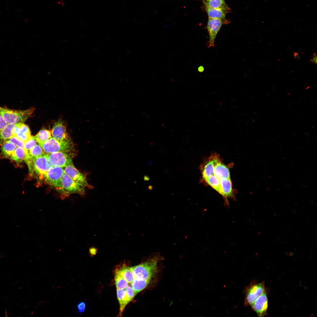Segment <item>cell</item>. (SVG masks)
<instances>
[{"label": "cell", "mask_w": 317, "mask_h": 317, "mask_svg": "<svg viewBox=\"0 0 317 317\" xmlns=\"http://www.w3.org/2000/svg\"><path fill=\"white\" fill-rule=\"evenodd\" d=\"M97 251V249L95 247H92L89 249V253L91 256H93L96 254Z\"/></svg>", "instance_id": "34"}, {"label": "cell", "mask_w": 317, "mask_h": 317, "mask_svg": "<svg viewBox=\"0 0 317 317\" xmlns=\"http://www.w3.org/2000/svg\"><path fill=\"white\" fill-rule=\"evenodd\" d=\"M64 174L63 168L52 166L44 176L47 182L60 192L62 188L61 180Z\"/></svg>", "instance_id": "8"}, {"label": "cell", "mask_w": 317, "mask_h": 317, "mask_svg": "<svg viewBox=\"0 0 317 317\" xmlns=\"http://www.w3.org/2000/svg\"><path fill=\"white\" fill-rule=\"evenodd\" d=\"M216 158L213 157L201 166L203 179L205 181L209 176L213 174L215 163Z\"/></svg>", "instance_id": "16"}, {"label": "cell", "mask_w": 317, "mask_h": 317, "mask_svg": "<svg viewBox=\"0 0 317 317\" xmlns=\"http://www.w3.org/2000/svg\"><path fill=\"white\" fill-rule=\"evenodd\" d=\"M204 70L203 67L202 66H200L198 68V70L200 72H203Z\"/></svg>", "instance_id": "36"}, {"label": "cell", "mask_w": 317, "mask_h": 317, "mask_svg": "<svg viewBox=\"0 0 317 317\" xmlns=\"http://www.w3.org/2000/svg\"><path fill=\"white\" fill-rule=\"evenodd\" d=\"M159 257L157 254L143 263L130 267L135 278L143 279L150 282L157 272Z\"/></svg>", "instance_id": "1"}, {"label": "cell", "mask_w": 317, "mask_h": 317, "mask_svg": "<svg viewBox=\"0 0 317 317\" xmlns=\"http://www.w3.org/2000/svg\"><path fill=\"white\" fill-rule=\"evenodd\" d=\"M49 162L53 166L65 167L72 163L69 153L63 152L47 154Z\"/></svg>", "instance_id": "7"}, {"label": "cell", "mask_w": 317, "mask_h": 317, "mask_svg": "<svg viewBox=\"0 0 317 317\" xmlns=\"http://www.w3.org/2000/svg\"><path fill=\"white\" fill-rule=\"evenodd\" d=\"M294 53H294V56L295 57H296V58L298 57V53H296V52H295Z\"/></svg>", "instance_id": "37"}, {"label": "cell", "mask_w": 317, "mask_h": 317, "mask_svg": "<svg viewBox=\"0 0 317 317\" xmlns=\"http://www.w3.org/2000/svg\"><path fill=\"white\" fill-rule=\"evenodd\" d=\"M116 273L122 276L129 284H131L135 279L134 274L130 267L123 266L117 270Z\"/></svg>", "instance_id": "19"}, {"label": "cell", "mask_w": 317, "mask_h": 317, "mask_svg": "<svg viewBox=\"0 0 317 317\" xmlns=\"http://www.w3.org/2000/svg\"><path fill=\"white\" fill-rule=\"evenodd\" d=\"M210 186L219 193L220 191V179L214 174L205 181Z\"/></svg>", "instance_id": "27"}, {"label": "cell", "mask_w": 317, "mask_h": 317, "mask_svg": "<svg viewBox=\"0 0 317 317\" xmlns=\"http://www.w3.org/2000/svg\"></svg>", "instance_id": "38"}, {"label": "cell", "mask_w": 317, "mask_h": 317, "mask_svg": "<svg viewBox=\"0 0 317 317\" xmlns=\"http://www.w3.org/2000/svg\"><path fill=\"white\" fill-rule=\"evenodd\" d=\"M311 63L316 64L317 62V57L316 53H314L312 56L310 60Z\"/></svg>", "instance_id": "35"}, {"label": "cell", "mask_w": 317, "mask_h": 317, "mask_svg": "<svg viewBox=\"0 0 317 317\" xmlns=\"http://www.w3.org/2000/svg\"><path fill=\"white\" fill-rule=\"evenodd\" d=\"M27 154L24 148L17 147L9 158L19 163L24 160Z\"/></svg>", "instance_id": "20"}, {"label": "cell", "mask_w": 317, "mask_h": 317, "mask_svg": "<svg viewBox=\"0 0 317 317\" xmlns=\"http://www.w3.org/2000/svg\"><path fill=\"white\" fill-rule=\"evenodd\" d=\"M51 133L53 137L60 141L71 139L67 132L65 125L61 120H58L54 123Z\"/></svg>", "instance_id": "12"}, {"label": "cell", "mask_w": 317, "mask_h": 317, "mask_svg": "<svg viewBox=\"0 0 317 317\" xmlns=\"http://www.w3.org/2000/svg\"><path fill=\"white\" fill-rule=\"evenodd\" d=\"M17 147L14 144L7 141L1 145V149L3 156L9 158Z\"/></svg>", "instance_id": "25"}, {"label": "cell", "mask_w": 317, "mask_h": 317, "mask_svg": "<svg viewBox=\"0 0 317 317\" xmlns=\"http://www.w3.org/2000/svg\"><path fill=\"white\" fill-rule=\"evenodd\" d=\"M16 124H7L0 131V146L8 141L13 136V129Z\"/></svg>", "instance_id": "17"}, {"label": "cell", "mask_w": 317, "mask_h": 317, "mask_svg": "<svg viewBox=\"0 0 317 317\" xmlns=\"http://www.w3.org/2000/svg\"><path fill=\"white\" fill-rule=\"evenodd\" d=\"M77 308L78 312L80 313L84 312L86 308V304L85 302L81 301L77 305Z\"/></svg>", "instance_id": "32"}, {"label": "cell", "mask_w": 317, "mask_h": 317, "mask_svg": "<svg viewBox=\"0 0 317 317\" xmlns=\"http://www.w3.org/2000/svg\"><path fill=\"white\" fill-rule=\"evenodd\" d=\"M8 141L14 144L17 147L24 148V142L17 136H13Z\"/></svg>", "instance_id": "31"}, {"label": "cell", "mask_w": 317, "mask_h": 317, "mask_svg": "<svg viewBox=\"0 0 317 317\" xmlns=\"http://www.w3.org/2000/svg\"><path fill=\"white\" fill-rule=\"evenodd\" d=\"M213 174L219 179L222 178H230V171L228 168L220 161L216 158L215 163Z\"/></svg>", "instance_id": "14"}, {"label": "cell", "mask_w": 317, "mask_h": 317, "mask_svg": "<svg viewBox=\"0 0 317 317\" xmlns=\"http://www.w3.org/2000/svg\"><path fill=\"white\" fill-rule=\"evenodd\" d=\"M205 10L209 18L215 19L225 21L226 14L230 10L223 9H212L205 8Z\"/></svg>", "instance_id": "15"}, {"label": "cell", "mask_w": 317, "mask_h": 317, "mask_svg": "<svg viewBox=\"0 0 317 317\" xmlns=\"http://www.w3.org/2000/svg\"><path fill=\"white\" fill-rule=\"evenodd\" d=\"M64 173L79 185L85 188H92L88 184L85 175L77 169L73 163L64 167Z\"/></svg>", "instance_id": "9"}, {"label": "cell", "mask_w": 317, "mask_h": 317, "mask_svg": "<svg viewBox=\"0 0 317 317\" xmlns=\"http://www.w3.org/2000/svg\"><path fill=\"white\" fill-rule=\"evenodd\" d=\"M51 131L45 129H42L34 136V138L39 145L43 144L51 137Z\"/></svg>", "instance_id": "23"}, {"label": "cell", "mask_w": 317, "mask_h": 317, "mask_svg": "<svg viewBox=\"0 0 317 317\" xmlns=\"http://www.w3.org/2000/svg\"><path fill=\"white\" fill-rule=\"evenodd\" d=\"M45 154L40 145L36 144L30 150L27 154L26 158H32L40 156Z\"/></svg>", "instance_id": "26"}, {"label": "cell", "mask_w": 317, "mask_h": 317, "mask_svg": "<svg viewBox=\"0 0 317 317\" xmlns=\"http://www.w3.org/2000/svg\"><path fill=\"white\" fill-rule=\"evenodd\" d=\"M24 161L31 174L35 171L37 174L44 176L52 166L49 162L46 153L32 158H25Z\"/></svg>", "instance_id": "4"}, {"label": "cell", "mask_w": 317, "mask_h": 317, "mask_svg": "<svg viewBox=\"0 0 317 317\" xmlns=\"http://www.w3.org/2000/svg\"><path fill=\"white\" fill-rule=\"evenodd\" d=\"M35 109L15 110L0 107V114L7 124L23 123L32 114Z\"/></svg>", "instance_id": "2"}, {"label": "cell", "mask_w": 317, "mask_h": 317, "mask_svg": "<svg viewBox=\"0 0 317 317\" xmlns=\"http://www.w3.org/2000/svg\"><path fill=\"white\" fill-rule=\"evenodd\" d=\"M220 188L219 193L225 199L227 205H228L227 198L233 196L232 183L230 179L222 178L220 179Z\"/></svg>", "instance_id": "13"}, {"label": "cell", "mask_w": 317, "mask_h": 317, "mask_svg": "<svg viewBox=\"0 0 317 317\" xmlns=\"http://www.w3.org/2000/svg\"><path fill=\"white\" fill-rule=\"evenodd\" d=\"M62 188L60 192L66 195L78 194L83 195L85 188L78 184L64 173L61 180Z\"/></svg>", "instance_id": "5"}, {"label": "cell", "mask_w": 317, "mask_h": 317, "mask_svg": "<svg viewBox=\"0 0 317 317\" xmlns=\"http://www.w3.org/2000/svg\"><path fill=\"white\" fill-rule=\"evenodd\" d=\"M125 289L127 301L128 303L133 299L136 294L130 285L128 284Z\"/></svg>", "instance_id": "29"}, {"label": "cell", "mask_w": 317, "mask_h": 317, "mask_svg": "<svg viewBox=\"0 0 317 317\" xmlns=\"http://www.w3.org/2000/svg\"><path fill=\"white\" fill-rule=\"evenodd\" d=\"M115 282L116 288L118 289H125L129 284L122 276L116 273Z\"/></svg>", "instance_id": "28"}, {"label": "cell", "mask_w": 317, "mask_h": 317, "mask_svg": "<svg viewBox=\"0 0 317 317\" xmlns=\"http://www.w3.org/2000/svg\"><path fill=\"white\" fill-rule=\"evenodd\" d=\"M229 22L228 21L208 18L206 27L209 36V41L207 44L208 48L214 47L215 41L218 32L222 26L228 24Z\"/></svg>", "instance_id": "6"}, {"label": "cell", "mask_w": 317, "mask_h": 317, "mask_svg": "<svg viewBox=\"0 0 317 317\" xmlns=\"http://www.w3.org/2000/svg\"><path fill=\"white\" fill-rule=\"evenodd\" d=\"M40 145L46 154L58 152L69 153L73 151L74 149L73 144L71 139L60 141L53 137Z\"/></svg>", "instance_id": "3"}, {"label": "cell", "mask_w": 317, "mask_h": 317, "mask_svg": "<svg viewBox=\"0 0 317 317\" xmlns=\"http://www.w3.org/2000/svg\"><path fill=\"white\" fill-rule=\"evenodd\" d=\"M265 292V287L263 283L252 284L248 287L246 291V303L252 305L256 299Z\"/></svg>", "instance_id": "10"}, {"label": "cell", "mask_w": 317, "mask_h": 317, "mask_svg": "<svg viewBox=\"0 0 317 317\" xmlns=\"http://www.w3.org/2000/svg\"><path fill=\"white\" fill-rule=\"evenodd\" d=\"M7 124L2 116L0 114V131L7 125Z\"/></svg>", "instance_id": "33"}, {"label": "cell", "mask_w": 317, "mask_h": 317, "mask_svg": "<svg viewBox=\"0 0 317 317\" xmlns=\"http://www.w3.org/2000/svg\"><path fill=\"white\" fill-rule=\"evenodd\" d=\"M252 308L259 317H263L267 313L268 300L265 292L259 296L251 305Z\"/></svg>", "instance_id": "11"}, {"label": "cell", "mask_w": 317, "mask_h": 317, "mask_svg": "<svg viewBox=\"0 0 317 317\" xmlns=\"http://www.w3.org/2000/svg\"><path fill=\"white\" fill-rule=\"evenodd\" d=\"M202 1L205 8L230 10L224 0H203Z\"/></svg>", "instance_id": "18"}, {"label": "cell", "mask_w": 317, "mask_h": 317, "mask_svg": "<svg viewBox=\"0 0 317 317\" xmlns=\"http://www.w3.org/2000/svg\"><path fill=\"white\" fill-rule=\"evenodd\" d=\"M16 136L24 141L28 139L31 136L28 127L23 123H21L19 131Z\"/></svg>", "instance_id": "24"}, {"label": "cell", "mask_w": 317, "mask_h": 317, "mask_svg": "<svg viewBox=\"0 0 317 317\" xmlns=\"http://www.w3.org/2000/svg\"><path fill=\"white\" fill-rule=\"evenodd\" d=\"M150 281L135 278L131 284V286L136 295L145 289Z\"/></svg>", "instance_id": "21"}, {"label": "cell", "mask_w": 317, "mask_h": 317, "mask_svg": "<svg viewBox=\"0 0 317 317\" xmlns=\"http://www.w3.org/2000/svg\"><path fill=\"white\" fill-rule=\"evenodd\" d=\"M117 295L120 306L119 316H121L123 311L127 303L125 289H117Z\"/></svg>", "instance_id": "22"}, {"label": "cell", "mask_w": 317, "mask_h": 317, "mask_svg": "<svg viewBox=\"0 0 317 317\" xmlns=\"http://www.w3.org/2000/svg\"><path fill=\"white\" fill-rule=\"evenodd\" d=\"M36 141L34 136L31 138L24 142V149L28 153L30 150L36 144Z\"/></svg>", "instance_id": "30"}]
</instances>
